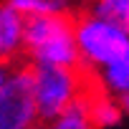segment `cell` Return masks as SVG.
Listing matches in <instances>:
<instances>
[{
    "instance_id": "5b68a950",
    "label": "cell",
    "mask_w": 129,
    "mask_h": 129,
    "mask_svg": "<svg viewBox=\"0 0 129 129\" xmlns=\"http://www.w3.org/2000/svg\"><path fill=\"white\" fill-rule=\"evenodd\" d=\"M74 30V20L69 15H38L25 18L23 23V46L28 51H36L38 46Z\"/></svg>"
},
{
    "instance_id": "7c38bea8",
    "label": "cell",
    "mask_w": 129,
    "mask_h": 129,
    "mask_svg": "<svg viewBox=\"0 0 129 129\" xmlns=\"http://www.w3.org/2000/svg\"><path fill=\"white\" fill-rule=\"evenodd\" d=\"M116 104H119V109H121V114H129V94H124V96H119V99H116Z\"/></svg>"
},
{
    "instance_id": "4fadbf2b",
    "label": "cell",
    "mask_w": 129,
    "mask_h": 129,
    "mask_svg": "<svg viewBox=\"0 0 129 129\" xmlns=\"http://www.w3.org/2000/svg\"><path fill=\"white\" fill-rule=\"evenodd\" d=\"M8 74H10V71H8V66H5V63H0V86L5 84V79H8Z\"/></svg>"
},
{
    "instance_id": "8992f818",
    "label": "cell",
    "mask_w": 129,
    "mask_h": 129,
    "mask_svg": "<svg viewBox=\"0 0 129 129\" xmlns=\"http://www.w3.org/2000/svg\"><path fill=\"white\" fill-rule=\"evenodd\" d=\"M23 23L25 18L18 15L8 3L0 5V63H8L23 48Z\"/></svg>"
},
{
    "instance_id": "52a82bcc",
    "label": "cell",
    "mask_w": 129,
    "mask_h": 129,
    "mask_svg": "<svg viewBox=\"0 0 129 129\" xmlns=\"http://www.w3.org/2000/svg\"><path fill=\"white\" fill-rule=\"evenodd\" d=\"M86 104H89V119L94 129H106V126H116L121 121V109L116 104V99L106 96V94H86Z\"/></svg>"
},
{
    "instance_id": "3957f363",
    "label": "cell",
    "mask_w": 129,
    "mask_h": 129,
    "mask_svg": "<svg viewBox=\"0 0 129 129\" xmlns=\"http://www.w3.org/2000/svg\"><path fill=\"white\" fill-rule=\"evenodd\" d=\"M38 109L33 96V66L8 74L0 86V129H36Z\"/></svg>"
},
{
    "instance_id": "6da1fadb",
    "label": "cell",
    "mask_w": 129,
    "mask_h": 129,
    "mask_svg": "<svg viewBox=\"0 0 129 129\" xmlns=\"http://www.w3.org/2000/svg\"><path fill=\"white\" fill-rule=\"evenodd\" d=\"M74 41L79 48V58L96 69H104L129 56V33L94 15L74 23Z\"/></svg>"
},
{
    "instance_id": "30bf717a",
    "label": "cell",
    "mask_w": 129,
    "mask_h": 129,
    "mask_svg": "<svg viewBox=\"0 0 129 129\" xmlns=\"http://www.w3.org/2000/svg\"><path fill=\"white\" fill-rule=\"evenodd\" d=\"M91 15L129 33V0H94Z\"/></svg>"
},
{
    "instance_id": "277c9868",
    "label": "cell",
    "mask_w": 129,
    "mask_h": 129,
    "mask_svg": "<svg viewBox=\"0 0 129 129\" xmlns=\"http://www.w3.org/2000/svg\"><path fill=\"white\" fill-rule=\"evenodd\" d=\"M36 66H56V69H76L81 58H79V48L74 41V30L63 33L43 46H38L36 51H30Z\"/></svg>"
},
{
    "instance_id": "7a4b0ae2",
    "label": "cell",
    "mask_w": 129,
    "mask_h": 129,
    "mask_svg": "<svg viewBox=\"0 0 129 129\" xmlns=\"http://www.w3.org/2000/svg\"><path fill=\"white\" fill-rule=\"evenodd\" d=\"M81 91H84L81 76L76 74V69H56L33 63V96H36L38 121L58 119Z\"/></svg>"
},
{
    "instance_id": "8fae6325",
    "label": "cell",
    "mask_w": 129,
    "mask_h": 129,
    "mask_svg": "<svg viewBox=\"0 0 129 129\" xmlns=\"http://www.w3.org/2000/svg\"><path fill=\"white\" fill-rule=\"evenodd\" d=\"M8 5L23 18H38V15H63L66 0H8Z\"/></svg>"
},
{
    "instance_id": "9c48e42d",
    "label": "cell",
    "mask_w": 129,
    "mask_h": 129,
    "mask_svg": "<svg viewBox=\"0 0 129 129\" xmlns=\"http://www.w3.org/2000/svg\"><path fill=\"white\" fill-rule=\"evenodd\" d=\"M51 129H94L89 119V104H86V91H81L58 119L51 121Z\"/></svg>"
},
{
    "instance_id": "ba28073f",
    "label": "cell",
    "mask_w": 129,
    "mask_h": 129,
    "mask_svg": "<svg viewBox=\"0 0 129 129\" xmlns=\"http://www.w3.org/2000/svg\"><path fill=\"white\" fill-rule=\"evenodd\" d=\"M99 84H101L104 94L111 99L129 94V56L99 69Z\"/></svg>"
}]
</instances>
